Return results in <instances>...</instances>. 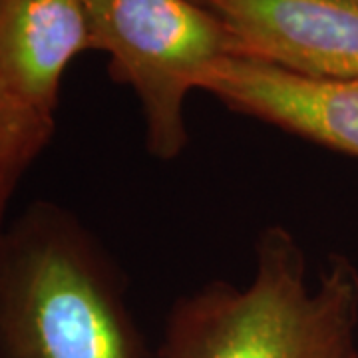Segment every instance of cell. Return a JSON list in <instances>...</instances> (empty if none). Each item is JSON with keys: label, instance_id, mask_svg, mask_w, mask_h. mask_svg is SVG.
<instances>
[{"label": "cell", "instance_id": "obj_3", "mask_svg": "<svg viewBox=\"0 0 358 358\" xmlns=\"http://www.w3.org/2000/svg\"><path fill=\"white\" fill-rule=\"evenodd\" d=\"M90 50L108 56L110 76L140 106L143 141L157 162L185 152V102L197 80L231 56L223 22L195 0H84Z\"/></svg>", "mask_w": 358, "mask_h": 358}, {"label": "cell", "instance_id": "obj_6", "mask_svg": "<svg viewBox=\"0 0 358 358\" xmlns=\"http://www.w3.org/2000/svg\"><path fill=\"white\" fill-rule=\"evenodd\" d=\"M86 50L84 0H0V82L30 108L54 115L66 68Z\"/></svg>", "mask_w": 358, "mask_h": 358}, {"label": "cell", "instance_id": "obj_8", "mask_svg": "<svg viewBox=\"0 0 358 358\" xmlns=\"http://www.w3.org/2000/svg\"><path fill=\"white\" fill-rule=\"evenodd\" d=\"M348 2H352V4H357L358 6V0H348Z\"/></svg>", "mask_w": 358, "mask_h": 358}, {"label": "cell", "instance_id": "obj_2", "mask_svg": "<svg viewBox=\"0 0 358 358\" xmlns=\"http://www.w3.org/2000/svg\"><path fill=\"white\" fill-rule=\"evenodd\" d=\"M0 358H152L122 267L54 201L0 235Z\"/></svg>", "mask_w": 358, "mask_h": 358}, {"label": "cell", "instance_id": "obj_4", "mask_svg": "<svg viewBox=\"0 0 358 358\" xmlns=\"http://www.w3.org/2000/svg\"><path fill=\"white\" fill-rule=\"evenodd\" d=\"M223 22L231 56L358 82V6L348 0H195Z\"/></svg>", "mask_w": 358, "mask_h": 358}, {"label": "cell", "instance_id": "obj_7", "mask_svg": "<svg viewBox=\"0 0 358 358\" xmlns=\"http://www.w3.org/2000/svg\"><path fill=\"white\" fill-rule=\"evenodd\" d=\"M56 129L54 115L30 108L0 82V235L6 211L26 171L48 148Z\"/></svg>", "mask_w": 358, "mask_h": 358}, {"label": "cell", "instance_id": "obj_1", "mask_svg": "<svg viewBox=\"0 0 358 358\" xmlns=\"http://www.w3.org/2000/svg\"><path fill=\"white\" fill-rule=\"evenodd\" d=\"M157 358H358V268L331 255L313 277L285 225L253 245L249 281H209L166 317Z\"/></svg>", "mask_w": 358, "mask_h": 358}, {"label": "cell", "instance_id": "obj_5", "mask_svg": "<svg viewBox=\"0 0 358 358\" xmlns=\"http://www.w3.org/2000/svg\"><path fill=\"white\" fill-rule=\"evenodd\" d=\"M197 90L231 112L320 148L358 157V82L313 78L243 56H225Z\"/></svg>", "mask_w": 358, "mask_h": 358}]
</instances>
